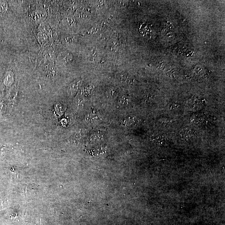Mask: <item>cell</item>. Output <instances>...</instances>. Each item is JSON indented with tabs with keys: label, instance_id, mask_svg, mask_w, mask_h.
Instances as JSON below:
<instances>
[{
	"label": "cell",
	"instance_id": "cell-1",
	"mask_svg": "<svg viewBox=\"0 0 225 225\" xmlns=\"http://www.w3.org/2000/svg\"><path fill=\"white\" fill-rule=\"evenodd\" d=\"M196 135V131L194 129L190 128H186L180 131L179 137L182 140L188 141L191 138H194Z\"/></svg>",
	"mask_w": 225,
	"mask_h": 225
},
{
	"label": "cell",
	"instance_id": "cell-2",
	"mask_svg": "<svg viewBox=\"0 0 225 225\" xmlns=\"http://www.w3.org/2000/svg\"><path fill=\"white\" fill-rule=\"evenodd\" d=\"M162 34L164 36L165 38L168 39V40H171L174 38V29L171 23H168L166 24L163 31Z\"/></svg>",
	"mask_w": 225,
	"mask_h": 225
},
{
	"label": "cell",
	"instance_id": "cell-3",
	"mask_svg": "<svg viewBox=\"0 0 225 225\" xmlns=\"http://www.w3.org/2000/svg\"><path fill=\"white\" fill-rule=\"evenodd\" d=\"M32 19L35 21H42L45 19L47 16L46 13L43 10H36L33 12L31 15Z\"/></svg>",
	"mask_w": 225,
	"mask_h": 225
},
{
	"label": "cell",
	"instance_id": "cell-4",
	"mask_svg": "<svg viewBox=\"0 0 225 225\" xmlns=\"http://www.w3.org/2000/svg\"><path fill=\"white\" fill-rule=\"evenodd\" d=\"M140 31L144 36L150 38L153 34V30L149 25L143 24L140 28Z\"/></svg>",
	"mask_w": 225,
	"mask_h": 225
},
{
	"label": "cell",
	"instance_id": "cell-5",
	"mask_svg": "<svg viewBox=\"0 0 225 225\" xmlns=\"http://www.w3.org/2000/svg\"><path fill=\"white\" fill-rule=\"evenodd\" d=\"M150 140L152 143L159 145H164L165 141L164 137L157 135H151L150 137Z\"/></svg>",
	"mask_w": 225,
	"mask_h": 225
},
{
	"label": "cell",
	"instance_id": "cell-6",
	"mask_svg": "<svg viewBox=\"0 0 225 225\" xmlns=\"http://www.w3.org/2000/svg\"><path fill=\"white\" fill-rule=\"evenodd\" d=\"M72 58V56L71 55L67 52H62L58 56V59L60 60L65 62H68L70 61Z\"/></svg>",
	"mask_w": 225,
	"mask_h": 225
},
{
	"label": "cell",
	"instance_id": "cell-7",
	"mask_svg": "<svg viewBox=\"0 0 225 225\" xmlns=\"http://www.w3.org/2000/svg\"><path fill=\"white\" fill-rule=\"evenodd\" d=\"M37 38L38 42L42 45H44L47 43L48 41L47 36L43 33L40 32L37 35Z\"/></svg>",
	"mask_w": 225,
	"mask_h": 225
},
{
	"label": "cell",
	"instance_id": "cell-8",
	"mask_svg": "<svg viewBox=\"0 0 225 225\" xmlns=\"http://www.w3.org/2000/svg\"><path fill=\"white\" fill-rule=\"evenodd\" d=\"M199 101L197 100V98H190L189 100L188 101V105H190V106H192L194 108H197V106L199 105Z\"/></svg>",
	"mask_w": 225,
	"mask_h": 225
},
{
	"label": "cell",
	"instance_id": "cell-9",
	"mask_svg": "<svg viewBox=\"0 0 225 225\" xmlns=\"http://www.w3.org/2000/svg\"><path fill=\"white\" fill-rule=\"evenodd\" d=\"M8 9V5L5 1H0V14L5 12Z\"/></svg>",
	"mask_w": 225,
	"mask_h": 225
},
{
	"label": "cell",
	"instance_id": "cell-10",
	"mask_svg": "<svg viewBox=\"0 0 225 225\" xmlns=\"http://www.w3.org/2000/svg\"><path fill=\"white\" fill-rule=\"evenodd\" d=\"M119 103L120 105H126L129 103V99L126 96H122L119 100Z\"/></svg>",
	"mask_w": 225,
	"mask_h": 225
},
{
	"label": "cell",
	"instance_id": "cell-11",
	"mask_svg": "<svg viewBox=\"0 0 225 225\" xmlns=\"http://www.w3.org/2000/svg\"><path fill=\"white\" fill-rule=\"evenodd\" d=\"M78 82H75L73 83L70 86V90L72 92L74 93L75 91H76L78 88Z\"/></svg>",
	"mask_w": 225,
	"mask_h": 225
},
{
	"label": "cell",
	"instance_id": "cell-12",
	"mask_svg": "<svg viewBox=\"0 0 225 225\" xmlns=\"http://www.w3.org/2000/svg\"><path fill=\"white\" fill-rule=\"evenodd\" d=\"M193 123H195L196 124H200V123H202L203 120L202 119V118H199V117H193Z\"/></svg>",
	"mask_w": 225,
	"mask_h": 225
},
{
	"label": "cell",
	"instance_id": "cell-13",
	"mask_svg": "<svg viewBox=\"0 0 225 225\" xmlns=\"http://www.w3.org/2000/svg\"><path fill=\"white\" fill-rule=\"evenodd\" d=\"M179 106V105L177 103H173L170 106V108L171 109H174L177 108Z\"/></svg>",
	"mask_w": 225,
	"mask_h": 225
},
{
	"label": "cell",
	"instance_id": "cell-14",
	"mask_svg": "<svg viewBox=\"0 0 225 225\" xmlns=\"http://www.w3.org/2000/svg\"><path fill=\"white\" fill-rule=\"evenodd\" d=\"M172 120L169 119V118H164L162 120V122L163 123H172Z\"/></svg>",
	"mask_w": 225,
	"mask_h": 225
}]
</instances>
